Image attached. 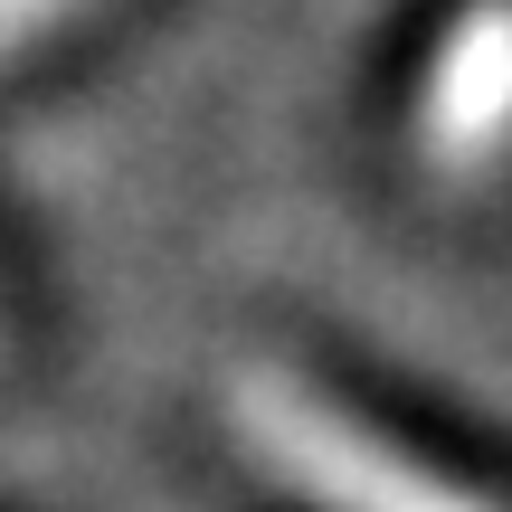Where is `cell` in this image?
Wrapping results in <instances>:
<instances>
[{
	"mask_svg": "<svg viewBox=\"0 0 512 512\" xmlns=\"http://www.w3.org/2000/svg\"><path fill=\"white\" fill-rule=\"evenodd\" d=\"M86 10L95 0H0V76H10L29 48H48L67 19H86Z\"/></svg>",
	"mask_w": 512,
	"mask_h": 512,
	"instance_id": "3957f363",
	"label": "cell"
},
{
	"mask_svg": "<svg viewBox=\"0 0 512 512\" xmlns=\"http://www.w3.org/2000/svg\"><path fill=\"white\" fill-rule=\"evenodd\" d=\"M503 86H512V48H503V0H465L456 29L437 38L418 76V143L437 171H484L503 143Z\"/></svg>",
	"mask_w": 512,
	"mask_h": 512,
	"instance_id": "7a4b0ae2",
	"label": "cell"
},
{
	"mask_svg": "<svg viewBox=\"0 0 512 512\" xmlns=\"http://www.w3.org/2000/svg\"><path fill=\"white\" fill-rule=\"evenodd\" d=\"M247 437L266 446L275 475H294L332 512H475L446 475H427L418 456H399L389 437H370L361 418L323 408L294 380H256L247 389Z\"/></svg>",
	"mask_w": 512,
	"mask_h": 512,
	"instance_id": "6da1fadb",
	"label": "cell"
}]
</instances>
